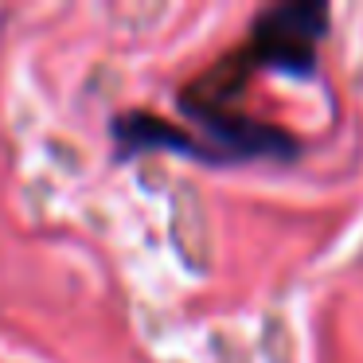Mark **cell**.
I'll return each mask as SVG.
<instances>
[{
    "label": "cell",
    "mask_w": 363,
    "mask_h": 363,
    "mask_svg": "<svg viewBox=\"0 0 363 363\" xmlns=\"http://www.w3.org/2000/svg\"><path fill=\"white\" fill-rule=\"evenodd\" d=\"M324 32H328V4H320V0H285V4H269L254 16L246 48L258 59V67L301 74L313 71Z\"/></svg>",
    "instance_id": "6da1fadb"
},
{
    "label": "cell",
    "mask_w": 363,
    "mask_h": 363,
    "mask_svg": "<svg viewBox=\"0 0 363 363\" xmlns=\"http://www.w3.org/2000/svg\"><path fill=\"white\" fill-rule=\"evenodd\" d=\"M113 137H118L125 149H188V152H199V145L191 141L184 129H176L172 121L157 118V113H121L113 121Z\"/></svg>",
    "instance_id": "7a4b0ae2"
}]
</instances>
